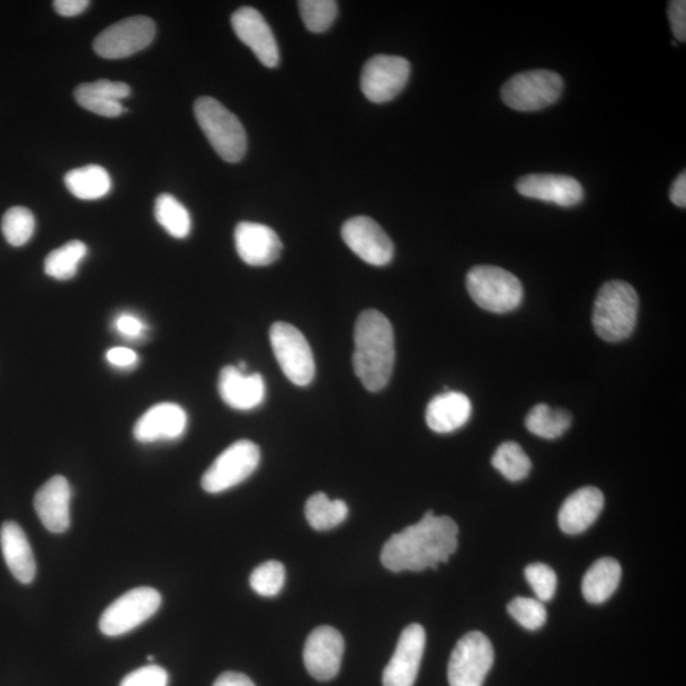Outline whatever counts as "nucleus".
Segmentation results:
<instances>
[{
    "mask_svg": "<svg viewBox=\"0 0 686 686\" xmlns=\"http://www.w3.org/2000/svg\"><path fill=\"white\" fill-rule=\"evenodd\" d=\"M169 676L163 667L148 665L125 676L120 686H168Z\"/></svg>",
    "mask_w": 686,
    "mask_h": 686,
    "instance_id": "38",
    "label": "nucleus"
},
{
    "mask_svg": "<svg viewBox=\"0 0 686 686\" xmlns=\"http://www.w3.org/2000/svg\"><path fill=\"white\" fill-rule=\"evenodd\" d=\"M162 605V596L151 587H137L115 600L100 619V629L107 637L129 634L155 616Z\"/></svg>",
    "mask_w": 686,
    "mask_h": 686,
    "instance_id": "9",
    "label": "nucleus"
},
{
    "mask_svg": "<svg viewBox=\"0 0 686 686\" xmlns=\"http://www.w3.org/2000/svg\"><path fill=\"white\" fill-rule=\"evenodd\" d=\"M669 20L673 33L676 40L686 41V2L684 0H675L669 4Z\"/></svg>",
    "mask_w": 686,
    "mask_h": 686,
    "instance_id": "41",
    "label": "nucleus"
},
{
    "mask_svg": "<svg viewBox=\"0 0 686 686\" xmlns=\"http://www.w3.org/2000/svg\"><path fill=\"white\" fill-rule=\"evenodd\" d=\"M155 216L168 235L177 239H185L191 233V216L175 196L159 195L156 200Z\"/></svg>",
    "mask_w": 686,
    "mask_h": 686,
    "instance_id": "31",
    "label": "nucleus"
},
{
    "mask_svg": "<svg viewBox=\"0 0 686 686\" xmlns=\"http://www.w3.org/2000/svg\"><path fill=\"white\" fill-rule=\"evenodd\" d=\"M130 93L129 84L101 79L93 83L78 86L74 97L77 103L89 112L103 116V118H118L125 112L121 100Z\"/></svg>",
    "mask_w": 686,
    "mask_h": 686,
    "instance_id": "23",
    "label": "nucleus"
},
{
    "mask_svg": "<svg viewBox=\"0 0 686 686\" xmlns=\"http://www.w3.org/2000/svg\"><path fill=\"white\" fill-rule=\"evenodd\" d=\"M157 27L146 16H133L115 23L97 36L93 49L103 59H123L149 47Z\"/></svg>",
    "mask_w": 686,
    "mask_h": 686,
    "instance_id": "11",
    "label": "nucleus"
},
{
    "mask_svg": "<svg viewBox=\"0 0 686 686\" xmlns=\"http://www.w3.org/2000/svg\"><path fill=\"white\" fill-rule=\"evenodd\" d=\"M70 498V485L62 476L52 477L36 494L34 510L49 531L60 534L69 529Z\"/></svg>",
    "mask_w": 686,
    "mask_h": 686,
    "instance_id": "20",
    "label": "nucleus"
},
{
    "mask_svg": "<svg viewBox=\"0 0 686 686\" xmlns=\"http://www.w3.org/2000/svg\"><path fill=\"white\" fill-rule=\"evenodd\" d=\"M638 306L637 292L628 282L614 280L604 284L595 299V332L608 342L627 340L636 328Z\"/></svg>",
    "mask_w": 686,
    "mask_h": 686,
    "instance_id": "3",
    "label": "nucleus"
},
{
    "mask_svg": "<svg viewBox=\"0 0 686 686\" xmlns=\"http://www.w3.org/2000/svg\"><path fill=\"white\" fill-rule=\"evenodd\" d=\"M411 64L405 58L377 56L367 61L361 73V91L374 103H386L404 91Z\"/></svg>",
    "mask_w": 686,
    "mask_h": 686,
    "instance_id": "12",
    "label": "nucleus"
},
{
    "mask_svg": "<svg viewBox=\"0 0 686 686\" xmlns=\"http://www.w3.org/2000/svg\"><path fill=\"white\" fill-rule=\"evenodd\" d=\"M571 414L565 409H555L545 404H539L531 409L525 426L541 439L554 440L563 436L571 426Z\"/></svg>",
    "mask_w": 686,
    "mask_h": 686,
    "instance_id": "28",
    "label": "nucleus"
},
{
    "mask_svg": "<svg viewBox=\"0 0 686 686\" xmlns=\"http://www.w3.org/2000/svg\"><path fill=\"white\" fill-rule=\"evenodd\" d=\"M516 190L525 198L554 202L573 208L584 199V189L574 177L564 175H529L521 177Z\"/></svg>",
    "mask_w": 686,
    "mask_h": 686,
    "instance_id": "17",
    "label": "nucleus"
},
{
    "mask_svg": "<svg viewBox=\"0 0 686 686\" xmlns=\"http://www.w3.org/2000/svg\"><path fill=\"white\" fill-rule=\"evenodd\" d=\"M106 359L111 367L121 370H131L139 362L137 352L128 349V347H113V349L107 351Z\"/></svg>",
    "mask_w": 686,
    "mask_h": 686,
    "instance_id": "40",
    "label": "nucleus"
},
{
    "mask_svg": "<svg viewBox=\"0 0 686 686\" xmlns=\"http://www.w3.org/2000/svg\"><path fill=\"white\" fill-rule=\"evenodd\" d=\"M270 341L276 360L292 385H310L316 376V362L306 336L292 325L276 322L270 329Z\"/></svg>",
    "mask_w": 686,
    "mask_h": 686,
    "instance_id": "7",
    "label": "nucleus"
},
{
    "mask_svg": "<svg viewBox=\"0 0 686 686\" xmlns=\"http://www.w3.org/2000/svg\"><path fill=\"white\" fill-rule=\"evenodd\" d=\"M458 525L449 516L426 513L421 521L395 534L381 550V564L391 573H421L447 564L458 548Z\"/></svg>",
    "mask_w": 686,
    "mask_h": 686,
    "instance_id": "1",
    "label": "nucleus"
},
{
    "mask_svg": "<svg viewBox=\"0 0 686 686\" xmlns=\"http://www.w3.org/2000/svg\"><path fill=\"white\" fill-rule=\"evenodd\" d=\"M345 640L332 627H318L309 635L305 647L308 673L319 682L336 678L341 669Z\"/></svg>",
    "mask_w": 686,
    "mask_h": 686,
    "instance_id": "15",
    "label": "nucleus"
},
{
    "mask_svg": "<svg viewBox=\"0 0 686 686\" xmlns=\"http://www.w3.org/2000/svg\"><path fill=\"white\" fill-rule=\"evenodd\" d=\"M507 610L525 629H540L547 622L546 607L538 599L515 598L507 607Z\"/></svg>",
    "mask_w": 686,
    "mask_h": 686,
    "instance_id": "36",
    "label": "nucleus"
},
{
    "mask_svg": "<svg viewBox=\"0 0 686 686\" xmlns=\"http://www.w3.org/2000/svg\"><path fill=\"white\" fill-rule=\"evenodd\" d=\"M349 507L342 500H329L326 494L319 493L309 497L306 505V516L311 528L318 531L331 530L342 524Z\"/></svg>",
    "mask_w": 686,
    "mask_h": 686,
    "instance_id": "30",
    "label": "nucleus"
},
{
    "mask_svg": "<svg viewBox=\"0 0 686 686\" xmlns=\"http://www.w3.org/2000/svg\"><path fill=\"white\" fill-rule=\"evenodd\" d=\"M396 361L395 332L379 310H365L356 320L352 364L356 377L369 391L388 386Z\"/></svg>",
    "mask_w": 686,
    "mask_h": 686,
    "instance_id": "2",
    "label": "nucleus"
},
{
    "mask_svg": "<svg viewBox=\"0 0 686 686\" xmlns=\"http://www.w3.org/2000/svg\"><path fill=\"white\" fill-rule=\"evenodd\" d=\"M426 646L425 629L411 625L398 639L394 657L382 673V686H414L422 662Z\"/></svg>",
    "mask_w": 686,
    "mask_h": 686,
    "instance_id": "14",
    "label": "nucleus"
},
{
    "mask_svg": "<svg viewBox=\"0 0 686 686\" xmlns=\"http://www.w3.org/2000/svg\"><path fill=\"white\" fill-rule=\"evenodd\" d=\"M563 91L564 79L555 71L530 70L507 80L501 96L510 109L533 112L556 103Z\"/></svg>",
    "mask_w": 686,
    "mask_h": 686,
    "instance_id": "6",
    "label": "nucleus"
},
{
    "mask_svg": "<svg viewBox=\"0 0 686 686\" xmlns=\"http://www.w3.org/2000/svg\"><path fill=\"white\" fill-rule=\"evenodd\" d=\"M219 394L229 407L251 411L264 404L265 380L260 374L248 376L237 367H226L220 371Z\"/></svg>",
    "mask_w": 686,
    "mask_h": 686,
    "instance_id": "21",
    "label": "nucleus"
},
{
    "mask_svg": "<svg viewBox=\"0 0 686 686\" xmlns=\"http://www.w3.org/2000/svg\"><path fill=\"white\" fill-rule=\"evenodd\" d=\"M605 500L599 488L584 487L577 489L560 507L559 528L569 536H577L589 529L599 518Z\"/></svg>",
    "mask_w": 686,
    "mask_h": 686,
    "instance_id": "22",
    "label": "nucleus"
},
{
    "mask_svg": "<svg viewBox=\"0 0 686 686\" xmlns=\"http://www.w3.org/2000/svg\"><path fill=\"white\" fill-rule=\"evenodd\" d=\"M622 567L618 560L609 557L596 560L584 576L583 594L591 604L607 602L618 589Z\"/></svg>",
    "mask_w": 686,
    "mask_h": 686,
    "instance_id": "26",
    "label": "nucleus"
},
{
    "mask_svg": "<svg viewBox=\"0 0 686 686\" xmlns=\"http://www.w3.org/2000/svg\"><path fill=\"white\" fill-rule=\"evenodd\" d=\"M261 451L249 440L231 444L212 463L201 479V486L209 494H220L233 488L253 474L260 465Z\"/></svg>",
    "mask_w": 686,
    "mask_h": 686,
    "instance_id": "8",
    "label": "nucleus"
},
{
    "mask_svg": "<svg viewBox=\"0 0 686 686\" xmlns=\"http://www.w3.org/2000/svg\"><path fill=\"white\" fill-rule=\"evenodd\" d=\"M88 255V248L80 240H70L67 245L53 249L44 260V274L50 278L67 281L73 279L79 265Z\"/></svg>",
    "mask_w": 686,
    "mask_h": 686,
    "instance_id": "29",
    "label": "nucleus"
},
{
    "mask_svg": "<svg viewBox=\"0 0 686 686\" xmlns=\"http://www.w3.org/2000/svg\"><path fill=\"white\" fill-rule=\"evenodd\" d=\"M0 546L9 571L21 584H31L36 576V560L29 539L14 521H6L0 528Z\"/></svg>",
    "mask_w": 686,
    "mask_h": 686,
    "instance_id": "24",
    "label": "nucleus"
},
{
    "mask_svg": "<svg viewBox=\"0 0 686 686\" xmlns=\"http://www.w3.org/2000/svg\"><path fill=\"white\" fill-rule=\"evenodd\" d=\"M342 238L347 247L372 266H386L395 256V246L376 220L368 217H355L342 227Z\"/></svg>",
    "mask_w": 686,
    "mask_h": 686,
    "instance_id": "13",
    "label": "nucleus"
},
{
    "mask_svg": "<svg viewBox=\"0 0 686 686\" xmlns=\"http://www.w3.org/2000/svg\"><path fill=\"white\" fill-rule=\"evenodd\" d=\"M196 121L200 125L211 147L226 162L237 163L247 151V133L242 122L216 98L200 97L193 106Z\"/></svg>",
    "mask_w": 686,
    "mask_h": 686,
    "instance_id": "4",
    "label": "nucleus"
},
{
    "mask_svg": "<svg viewBox=\"0 0 686 686\" xmlns=\"http://www.w3.org/2000/svg\"><path fill=\"white\" fill-rule=\"evenodd\" d=\"M670 200L676 207H686V173L683 172L676 178L670 190Z\"/></svg>",
    "mask_w": 686,
    "mask_h": 686,
    "instance_id": "44",
    "label": "nucleus"
},
{
    "mask_svg": "<svg viewBox=\"0 0 686 686\" xmlns=\"http://www.w3.org/2000/svg\"><path fill=\"white\" fill-rule=\"evenodd\" d=\"M116 332L125 340L140 341L146 337L148 327L142 320L132 314H120L113 320Z\"/></svg>",
    "mask_w": 686,
    "mask_h": 686,
    "instance_id": "39",
    "label": "nucleus"
},
{
    "mask_svg": "<svg viewBox=\"0 0 686 686\" xmlns=\"http://www.w3.org/2000/svg\"><path fill=\"white\" fill-rule=\"evenodd\" d=\"M299 11L310 32L322 33L335 22L338 7L334 0H301Z\"/></svg>",
    "mask_w": 686,
    "mask_h": 686,
    "instance_id": "34",
    "label": "nucleus"
},
{
    "mask_svg": "<svg viewBox=\"0 0 686 686\" xmlns=\"http://www.w3.org/2000/svg\"><path fill=\"white\" fill-rule=\"evenodd\" d=\"M36 228L33 213L22 207L9 209L2 220V231L7 242L22 247L32 238Z\"/></svg>",
    "mask_w": 686,
    "mask_h": 686,
    "instance_id": "33",
    "label": "nucleus"
},
{
    "mask_svg": "<svg viewBox=\"0 0 686 686\" xmlns=\"http://www.w3.org/2000/svg\"><path fill=\"white\" fill-rule=\"evenodd\" d=\"M471 415L470 399L460 391L447 390L426 408V422L438 434H450L465 426Z\"/></svg>",
    "mask_w": 686,
    "mask_h": 686,
    "instance_id": "25",
    "label": "nucleus"
},
{
    "mask_svg": "<svg viewBox=\"0 0 686 686\" xmlns=\"http://www.w3.org/2000/svg\"><path fill=\"white\" fill-rule=\"evenodd\" d=\"M89 4L88 0H57L53 8L62 17H76L83 13Z\"/></svg>",
    "mask_w": 686,
    "mask_h": 686,
    "instance_id": "42",
    "label": "nucleus"
},
{
    "mask_svg": "<svg viewBox=\"0 0 686 686\" xmlns=\"http://www.w3.org/2000/svg\"><path fill=\"white\" fill-rule=\"evenodd\" d=\"M493 466L510 483H519L529 476L531 461L519 444L507 441L495 451Z\"/></svg>",
    "mask_w": 686,
    "mask_h": 686,
    "instance_id": "32",
    "label": "nucleus"
},
{
    "mask_svg": "<svg viewBox=\"0 0 686 686\" xmlns=\"http://www.w3.org/2000/svg\"><path fill=\"white\" fill-rule=\"evenodd\" d=\"M212 686H256L248 676L235 672L221 674Z\"/></svg>",
    "mask_w": 686,
    "mask_h": 686,
    "instance_id": "43",
    "label": "nucleus"
},
{
    "mask_svg": "<svg viewBox=\"0 0 686 686\" xmlns=\"http://www.w3.org/2000/svg\"><path fill=\"white\" fill-rule=\"evenodd\" d=\"M186 429L185 409L175 404H160L139 418L133 427V436L142 444L173 441L180 439Z\"/></svg>",
    "mask_w": 686,
    "mask_h": 686,
    "instance_id": "19",
    "label": "nucleus"
},
{
    "mask_svg": "<svg viewBox=\"0 0 686 686\" xmlns=\"http://www.w3.org/2000/svg\"><path fill=\"white\" fill-rule=\"evenodd\" d=\"M231 27L237 38L242 41L267 68H275L280 62L279 44L265 17L252 7L239 8L231 16Z\"/></svg>",
    "mask_w": 686,
    "mask_h": 686,
    "instance_id": "16",
    "label": "nucleus"
},
{
    "mask_svg": "<svg viewBox=\"0 0 686 686\" xmlns=\"http://www.w3.org/2000/svg\"><path fill=\"white\" fill-rule=\"evenodd\" d=\"M467 289L476 305L493 314L520 306L523 285L515 275L496 266H476L467 275Z\"/></svg>",
    "mask_w": 686,
    "mask_h": 686,
    "instance_id": "5",
    "label": "nucleus"
},
{
    "mask_svg": "<svg viewBox=\"0 0 686 686\" xmlns=\"http://www.w3.org/2000/svg\"><path fill=\"white\" fill-rule=\"evenodd\" d=\"M494 662L491 640L480 632H470L459 640L450 656V686H483Z\"/></svg>",
    "mask_w": 686,
    "mask_h": 686,
    "instance_id": "10",
    "label": "nucleus"
},
{
    "mask_svg": "<svg viewBox=\"0 0 686 686\" xmlns=\"http://www.w3.org/2000/svg\"><path fill=\"white\" fill-rule=\"evenodd\" d=\"M249 584L255 593L265 596V598H274L278 595L285 584V567L278 560H269L261 566H258L249 578Z\"/></svg>",
    "mask_w": 686,
    "mask_h": 686,
    "instance_id": "35",
    "label": "nucleus"
},
{
    "mask_svg": "<svg viewBox=\"0 0 686 686\" xmlns=\"http://www.w3.org/2000/svg\"><path fill=\"white\" fill-rule=\"evenodd\" d=\"M235 240L239 257L249 266H269L278 260L282 251V243L276 231L258 222H239Z\"/></svg>",
    "mask_w": 686,
    "mask_h": 686,
    "instance_id": "18",
    "label": "nucleus"
},
{
    "mask_svg": "<svg viewBox=\"0 0 686 686\" xmlns=\"http://www.w3.org/2000/svg\"><path fill=\"white\" fill-rule=\"evenodd\" d=\"M525 577L539 602L554 599L557 590V575L545 564H533L525 568Z\"/></svg>",
    "mask_w": 686,
    "mask_h": 686,
    "instance_id": "37",
    "label": "nucleus"
},
{
    "mask_svg": "<svg viewBox=\"0 0 686 686\" xmlns=\"http://www.w3.org/2000/svg\"><path fill=\"white\" fill-rule=\"evenodd\" d=\"M66 186L71 195L80 200H98L109 195L111 176L101 166L76 168L66 175Z\"/></svg>",
    "mask_w": 686,
    "mask_h": 686,
    "instance_id": "27",
    "label": "nucleus"
}]
</instances>
